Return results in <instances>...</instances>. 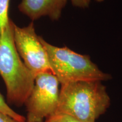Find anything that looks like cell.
I'll use <instances>...</instances> for the list:
<instances>
[{
  "mask_svg": "<svg viewBox=\"0 0 122 122\" xmlns=\"http://www.w3.org/2000/svg\"><path fill=\"white\" fill-rule=\"evenodd\" d=\"M85 1H86L89 4H90V2H91V0H85ZM95 1H97V2H103V0H95Z\"/></svg>",
  "mask_w": 122,
  "mask_h": 122,
  "instance_id": "11",
  "label": "cell"
},
{
  "mask_svg": "<svg viewBox=\"0 0 122 122\" xmlns=\"http://www.w3.org/2000/svg\"><path fill=\"white\" fill-rule=\"evenodd\" d=\"M15 23L11 19L0 36V75L7 90V100L16 106L25 103L35 83V77L18 54L14 41Z\"/></svg>",
  "mask_w": 122,
  "mask_h": 122,
  "instance_id": "2",
  "label": "cell"
},
{
  "mask_svg": "<svg viewBox=\"0 0 122 122\" xmlns=\"http://www.w3.org/2000/svg\"><path fill=\"white\" fill-rule=\"evenodd\" d=\"M59 83L52 73L38 74L31 92L24 104L27 109L25 122H44L56 114L58 105Z\"/></svg>",
  "mask_w": 122,
  "mask_h": 122,
  "instance_id": "4",
  "label": "cell"
},
{
  "mask_svg": "<svg viewBox=\"0 0 122 122\" xmlns=\"http://www.w3.org/2000/svg\"><path fill=\"white\" fill-rule=\"evenodd\" d=\"M10 0H0V36L3 28L9 22V8Z\"/></svg>",
  "mask_w": 122,
  "mask_h": 122,
  "instance_id": "8",
  "label": "cell"
},
{
  "mask_svg": "<svg viewBox=\"0 0 122 122\" xmlns=\"http://www.w3.org/2000/svg\"><path fill=\"white\" fill-rule=\"evenodd\" d=\"M45 122H81L79 120L62 114H56L46 119Z\"/></svg>",
  "mask_w": 122,
  "mask_h": 122,
  "instance_id": "9",
  "label": "cell"
},
{
  "mask_svg": "<svg viewBox=\"0 0 122 122\" xmlns=\"http://www.w3.org/2000/svg\"></svg>",
  "mask_w": 122,
  "mask_h": 122,
  "instance_id": "12",
  "label": "cell"
},
{
  "mask_svg": "<svg viewBox=\"0 0 122 122\" xmlns=\"http://www.w3.org/2000/svg\"><path fill=\"white\" fill-rule=\"evenodd\" d=\"M106 87L98 81H78L61 85L56 114L81 122H96L110 106Z\"/></svg>",
  "mask_w": 122,
  "mask_h": 122,
  "instance_id": "1",
  "label": "cell"
},
{
  "mask_svg": "<svg viewBox=\"0 0 122 122\" xmlns=\"http://www.w3.org/2000/svg\"><path fill=\"white\" fill-rule=\"evenodd\" d=\"M14 41L20 57L35 78L41 73H52L46 51L35 31L33 22L23 27L15 24Z\"/></svg>",
  "mask_w": 122,
  "mask_h": 122,
  "instance_id": "5",
  "label": "cell"
},
{
  "mask_svg": "<svg viewBox=\"0 0 122 122\" xmlns=\"http://www.w3.org/2000/svg\"><path fill=\"white\" fill-rule=\"evenodd\" d=\"M46 51L53 75L60 85L78 81L110 80L111 75L101 71L88 55L79 54L67 47H58L40 36Z\"/></svg>",
  "mask_w": 122,
  "mask_h": 122,
  "instance_id": "3",
  "label": "cell"
},
{
  "mask_svg": "<svg viewBox=\"0 0 122 122\" xmlns=\"http://www.w3.org/2000/svg\"><path fill=\"white\" fill-rule=\"evenodd\" d=\"M0 112L6 114L16 122H25L26 119L24 116L18 114L10 107L5 101L2 94L0 93Z\"/></svg>",
  "mask_w": 122,
  "mask_h": 122,
  "instance_id": "7",
  "label": "cell"
},
{
  "mask_svg": "<svg viewBox=\"0 0 122 122\" xmlns=\"http://www.w3.org/2000/svg\"><path fill=\"white\" fill-rule=\"evenodd\" d=\"M0 122H16L6 114L0 112Z\"/></svg>",
  "mask_w": 122,
  "mask_h": 122,
  "instance_id": "10",
  "label": "cell"
},
{
  "mask_svg": "<svg viewBox=\"0 0 122 122\" xmlns=\"http://www.w3.org/2000/svg\"><path fill=\"white\" fill-rule=\"evenodd\" d=\"M69 1L73 6L80 8H86L89 5L85 0H22L18 9L32 21L43 16L58 20Z\"/></svg>",
  "mask_w": 122,
  "mask_h": 122,
  "instance_id": "6",
  "label": "cell"
}]
</instances>
